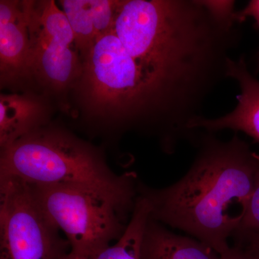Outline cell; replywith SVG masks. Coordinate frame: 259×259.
Segmentation results:
<instances>
[{"mask_svg": "<svg viewBox=\"0 0 259 259\" xmlns=\"http://www.w3.org/2000/svg\"><path fill=\"white\" fill-rule=\"evenodd\" d=\"M221 257V259H254L243 250L233 245L231 246V249L228 253Z\"/></svg>", "mask_w": 259, "mask_h": 259, "instance_id": "obj_15", "label": "cell"}, {"mask_svg": "<svg viewBox=\"0 0 259 259\" xmlns=\"http://www.w3.org/2000/svg\"><path fill=\"white\" fill-rule=\"evenodd\" d=\"M47 118L41 101L31 95L0 96V146L6 147L17 140L44 127Z\"/></svg>", "mask_w": 259, "mask_h": 259, "instance_id": "obj_10", "label": "cell"}, {"mask_svg": "<svg viewBox=\"0 0 259 259\" xmlns=\"http://www.w3.org/2000/svg\"><path fill=\"white\" fill-rule=\"evenodd\" d=\"M236 17L240 23L248 17H251L256 22L259 28V0L250 1L244 9L236 12Z\"/></svg>", "mask_w": 259, "mask_h": 259, "instance_id": "obj_14", "label": "cell"}, {"mask_svg": "<svg viewBox=\"0 0 259 259\" xmlns=\"http://www.w3.org/2000/svg\"><path fill=\"white\" fill-rule=\"evenodd\" d=\"M119 4V0L60 1L81 58L99 37L113 29Z\"/></svg>", "mask_w": 259, "mask_h": 259, "instance_id": "obj_8", "label": "cell"}, {"mask_svg": "<svg viewBox=\"0 0 259 259\" xmlns=\"http://www.w3.org/2000/svg\"><path fill=\"white\" fill-rule=\"evenodd\" d=\"M233 246L238 247L252 258L259 259V236L233 235Z\"/></svg>", "mask_w": 259, "mask_h": 259, "instance_id": "obj_13", "label": "cell"}, {"mask_svg": "<svg viewBox=\"0 0 259 259\" xmlns=\"http://www.w3.org/2000/svg\"><path fill=\"white\" fill-rule=\"evenodd\" d=\"M29 35L24 1H0V78L2 84L30 76Z\"/></svg>", "mask_w": 259, "mask_h": 259, "instance_id": "obj_7", "label": "cell"}, {"mask_svg": "<svg viewBox=\"0 0 259 259\" xmlns=\"http://www.w3.org/2000/svg\"><path fill=\"white\" fill-rule=\"evenodd\" d=\"M31 186L40 207L64 233L71 250L88 256H95L117 241L125 231L128 213L133 212L83 187Z\"/></svg>", "mask_w": 259, "mask_h": 259, "instance_id": "obj_3", "label": "cell"}, {"mask_svg": "<svg viewBox=\"0 0 259 259\" xmlns=\"http://www.w3.org/2000/svg\"><path fill=\"white\" fill-rule=\"evenodd\" d=\"M141 259H221L212 248L190 236H180L149 218Z\"/></svg>", "mask_w": 259, "mask_h": 259, "instance_id": "obj_9", "label": "cell"}, {"mask_svg": "<svg viewBox=\"0 0 259 259\" xmlns=\"http://www.w3.org/2000/svg\"><path fill=\"white\" fill-rule=\"evenodd\" d=\"M31 185L0 176V259H60L71 250Z\"/></svg>", "mask_w": 259, "mask_h": 259, "instance_id": "obj_4", "label": "cell"}, {"mask_svg": "<svg viewBox=\"0 0 259 259\" xmlns=\"http://www.w3.org/2000/svg\"><path fill=\"white\" fill-rule=\"evenodd\" d=\"M193 163L185 176L163 189L139 182L150 218L180 230L222 256L241 226L259 178V155L237 133L230 141L199 134Z\"/></svg>", "mask_w": 259, "mask_h": 259, "instance_id": "obj_1", "label": "cell"}, {"mask_svg": "<svg viewBox=\"0 0 259 259\" xmlns=\"http://www.w3.org/2000/svg\"><path fill=\"white\" fill-rule=\"evenodd\" d=\"M228 78L236 80L241 90L237 97L236 108L218 118L197 117L191 122L190 128L204 130L212 134L232 130L236 133H244L259 144V81L248 71L244 57L230 60Z\"/></svg>", "mask_w": 259, "mask_h": 259, "instance_id": "obj_6", "label": "cell"}, {"mask_svg": "<svg viewBox=\"0 0 259 259\" xmlns=\"http://www.w3.org/2000/svg\"><path fill=\"white\" fill-rule=\"evenodd\" d=\"M150 213L151 207L147 199L138 194L123 234L113 245L104 248L93 259H141V247Z\"/></svg>", "mask_w": 259, "mask_h": 259, "instance_id": "obj_11", "label": "cell"}, {"mask_svg": "<svg viewBox=\"0 0 259 259\" xmlns=\"http://www.w3.org/2000/svg\"><path fill=\"white\" fill-rule=\"evenodd\" d=\"M233 235L259 236V178L241 226Z\"/></svg>", "mask_w": 259, "mask_h": 259, "instance_id": "obj_12", "label": "cell"}, {"mask_svg": "<svg viewBox=\"0 0 259 259\" xmlns=\"http://www.w3.org/2000/svg\"><path fill=\"white\" fill-rule=\"evenodd\" d=\"M24 5L29 35V75L55 90L76 83L82 61L64 12L53 0L24 1Z\"/></svg>", "mask_w": 259, "mask_h": 259, "instance_id": "obj_5", "label": "cell"}, {"mask_svg": "<svg viewBox=\"0 0 259 259\" xmlns=\"http://www.w3.org/2000/svg\"><path fill=\"white\" fill-rule=\"evenodd\" d=\"M60 259H93V257L81 254V253H76V252L71 250L66 254L63 255Z\"/></svg>", "mask_w": 259, "mask_h": 259, "instance_id": "obj_16", "label": "cell"}, {"mask_svg": "<svg viewBox=\"0 0 259 259\" xmlns=\"http://www.w3.org/2000/svg\"><path fill=\"white\" fill-rule=\"evenodd\" d=\"M0 176L32 185L83 187L131 212L138 197L134 174L116 175L99 150L62 130L42 127L1 148Z\"/></svg>", "mask_w": 259, "mask_h": 259, "instance_id": "obj_2", "label": "cell"}]
</instances>
